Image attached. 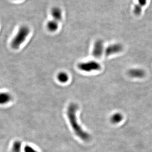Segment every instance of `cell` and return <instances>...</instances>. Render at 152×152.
<instances>
[{
    "mask_svg": "<svg viewBox=\"0 0 152 152\" xmlns=\"http://www.w3.org/2000/svg\"><path fill=\"white\" fill-rule=\"evenodd\" d=\"M57 79L60 83H65L69 81V77L66 72L61 71L57 74Z\"/></svg>",
    "mask_w": 152,
    "mask_h": 152,
    "instance_id": "obj_9",
    "label": "cell"
},
{
    "mask_svg": "<svg viewBox=\"0 0 152 152\" xmlns=\"http://www.w3.org/2000/svg\"><path fill=\"white\" fill-rule=\"evenodd\" d=\"M141 8L142 7H140L139 6H136V7L134 8V13L136 15H139L141 13Z\"/></svg>",
    "mask_w": 152,
    "mask_h": 152,
    "instance_id": "obj_13",
    "label": "cell"
},
{
    "mask_svg": "<svg viewBox=\"0 0 152 152\" xmlns=\"http://www.w3.org/2000/svg\"><path fill=\"white\" fill-rule=\"evenodd\" d=\"M15 1H21V0H15Z\"/></svg>",
    "mask_w": 152,
    "mask_h": 152,
    "instance_id": "obj_16",
    "label": "cell"
},
{
    "mask_svg": "<svg viewBox=\"0 0 152 152\" xmlns=\"http://www.w3.org/2000/svg\"><path fill=\"white\" fill-rule=\"evenodd\" d=\"M58 27H59V22L53 19L50 20L47 23V28L50 32H56L58 29Z\"/></svg>",
    "mask_w": 152,
    "mask_h": 152,
    "instance_id": "obj_8",
    "label": "cell"
},
{
    "mask_svg": "<svg viewBox=\"0 0 152 152\" xmlns=\"http://www.w3.org/2000/svg\"><path fill=\"white\" fill-rule=\"evenodd\" d=\"M77 67L81 71L85 72H91L100 70L101 64L95 61H89L78 63Z\"/></svg>",
    "mask_w": 152,
    "mask_h": 152,
    "instance_id": "obj_3",
    "label": "cell"
},
{
    "mask_svg": "<svg viewBox=\"0 0 152 152\" xmlns=\"http://www.w3.org/2000/svg\"><path fill=\"white\" fill-rule=\"evenodd\" d=\"M12 96L8 93H1L0 95V102L1 104H5L11 101Z\"/></svg>",
    "mask_w": 152,
    "mask_h": 152,
    "instance_id": "obj_10",
    "label": "cell"
},
{
    "mask_svg": "<svg viewBox=\"0 0 152 152\" xmlns=\"http://www.w3.org/2000/svg\"><path fill=\"white\" fill-rule=\"evenodd\" d=\"M128 74L131 77L141 78L145 75V72L142 69L135 68L129 69L128 71Z\"/></svg>",
    "mask_w": 152,
    "mask_h": 152,
    "instance_id": "obj_6",
    "label": "cell"
},
{
    "mask_svg": "<svg viewBox=\"0 0 152 152\" xmlns=\"http://www.w3.org/2000/svg\"><path fill=\"white\" fill-rule=\"evenodd\" d=\"M104 51V44L103 40L98 39L94 43L92 54L96 58H100Z\"/></svg>",
    "mask_w": 152,
    "mask_h": 152,
    "instance_id": "obj_4",
    "label": "cell"
},
{
    "mask_svg": "<svg viewBox=\"0 0 152 152\" xmlns=\"http://www.w3.org/2000/svg\"><path fill=\"white\" fill-rule=\"evenodd\" d=\"M25 152H38L34 148L29 145H26L24 148Z\"/></svg>",
    "mask_w": 152,
    "mask_h": 152,
    "instance_id": "obj_14",
    "label": "cell"
},
{
    "mask_svg": "<svg viewBox=\"0 0 152 152\" xmlns=\"http://www.w3.org/2000/svg\"><path fill=\"white\" fill-rule=\"evenodd\" d=\"M123 49L124 47L121 44H113L106 47L104 51L105 54L106 56H109L121 52L123 50Z\"/></svg>",
    "mask_w": 152,
    "mask_h": 152,
    "instance_id": "obj_5",
    "label": "cell"
},
{
    "mask_svg": "<svg viewBox=\"0 0 152 152\" xmlns=\"http://www.w3.org/2000/svg\"><path fill=\"white\" fill-rule=\"evenodd\" d=\"M21 143L20 141H15L13 146V152H20L21 148Z\"/></svg>",
    "mask_w": 152,
    "mask_h": 152,
    "instance_id": "obj_12",
    "label": "cell"
},
{
    "mask_svg": "<svg viewBox=\"0 0 152 152\" xmlns=\"http://www.w3.org/2000/svg\"><path fill=\"white\" fill-rule=\"evenodd\" d=\"M30 33V29L26 25L21 26L11 42V47L13 49H18L25 42Z\"/></svg>",
    "mask_w": 152,
    "mask_h": 152,
    "instance_id": "obj_2",
    "label": "cell"
},
{
    "mask_svg": "<svg viewBox=\"0 0 152 152\" xmlns=\"http://www.w3.org/2000/svg\"><path fill=\"white\" fill-rule=\"evenodd\" d=\"M51 13L53 20L58 22L61 20L62 19L63 14L62 11L61 9L57 7L53 8L52 9Z\"/></svg>",
    "mask_w": 152,
    "mask_h": 152,
    "instance_id": "obj_7",
    "label": "cell"
},
{
    "mask_svg": "<svg viewBox=\"0 0 152 152\" xmlns=\"http://www.w3.org/2000/svg\"><path fill=\"white\" fill-rule=\"evenodd\" d=\"M78 109V106L75 103L70 104L67 108V116L71 126L77 136L83 140L87 141L90 139V136L88 133L83 130L78 122L76 116Z\"/></svg>",
    "mask_w": 152,
    "mask_h": 152,
    "instance_id": "obj_1",
    "label": "cell"
},
{
    "mask_svg": "<svg viewBox=\"0 0 152 152\" xmlns=\"http://www.w3.org/2000/svg\"><path fill=\"white\" fill-rule=\"evenodd\" d=\"M123 116L120 113H115L111 117L110 120L112 123L117 124L120 123L123 120Z\"/></svg>",
    "mask_w": 152,
    "mask_h": 152,
    "instance_id": "obj_11",
    "label": "cell"
},
{
    "mask_svg": "<svg viewBox=\"0 0 152 152\" xmlns=\"http://www.w3.org/2000/svg\"><path fill=\"white\" fill-rule=\"evenodd\" d=\"M140 6H144L146 4L147 0H138Z\"/></svg>",
    "mask_w": 152,
    "mask_h": 152,
    "instance_id": "obj_15",
    "label": "cell"
}]
</instances>
